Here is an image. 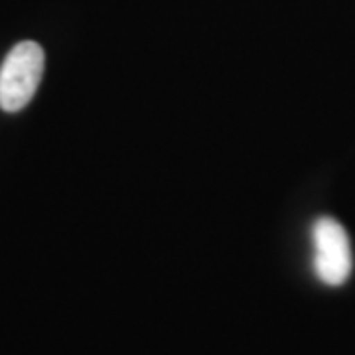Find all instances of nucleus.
Wrapping results in <instances>:
<instances>
[{
	"label": "nucleus",
	"instance_id": "obj_1",
	"mask_svg": "<svg viewBox=\"0 0 355 355\" xmlns=\"http://www.w3.org/2000/svg\"><path fill=\"white\" fill-rule=\"evenodd\" d=\"M46 55L36 42L16 44L0 67V109L6 113L22 111L36 95L44 76Z\"/></svg>",
	"mask_w": 355,
	"mask_h": 355
},
{
	"label": "nucleus",
	"instance_id": "obj_2",
	"mask_svg": "<svg viewBox=\"0 0 355 355\" xmlns=\"http://www.w3.org/2000/svg\"><path fill=\"white\" fill-rule=\"evenodd\" d=\"M314 270L328 286H342L352 275V247L345 229L331 217H320L312 227Z\"/></svg>",
	"mask_w": 355,
	"mask_h": 355
}]
</instances>
